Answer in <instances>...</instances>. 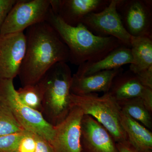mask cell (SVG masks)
<instances>
[{"label": "cell", "mask_w": 152, "mask_h": 152, "mask_svg": "<svg viewBox=\"0 0 152 152\" xmlns=\"http://www.w3.org/2000/svg\"><path fill=\"white\" fill-rule=\"evenodd\" d=\"M26 55L18 75L22 86L37 84L54 65L69 61V53L56 32L47 21L26 29Z\"/></svg>", "instance_id": "1"}, {"label": "cell", "mask_w": 152, "mask_h": 152, "mask_svg": "<svg viewBox=\"0 0 152 152\" xmlns=\"http://www.w3.org/2000/svg\"><path fill=\"white\" fill-rule=\"evenodd\" d=\"M46 21L67 47L69 53V62L75 65L97 61L115 49L124 45L113 37L95 35L82 23L76 26L67 24L51 8Z\"/></svg>", "instance_id": "2"}, {"label": "cell", "mask_w": 152, "mask_h": 152, "mask_svg": "<svg viewBox=\"0 0 152 152\" xmlns=\"http://www.w3.org/2000/svg\"><path fill=\"white\" fill-rule=\"evenodd\" d=\"M72 78L67 63L59 62L50 68L37 84L42 94L41 113L53 126L66 118L72 107L70 100Z\"/></svg>", "instance_id": "3"}, {"label": "cell", "mask_w": 152, "mask_h": 152, "mask_svg": "<svg viewBox=\"0 0 152 152\" xmlns=\"http://www.w3.org/2000/svg\"><path fill=\"white\" fill-rule=\"evenodd\" d=\"M72 105L81 109L84 115L94 118L105 128L116 143L127 141L121 122V110L116 101L108 93L78 96L71 94Z\"/></svg>", "instance_id": "4"}, {"label": "cell", "mask_w": 152, "mask_h": 152, "mask_svg": "<svg viewBox=\"0 0 152 152\" xmlns=\"http://www.w3.org/2000/svg\"><path fill=\"white\" fill-rule=\"evenodd\" d=\"M0 100L8 107L25 130L40 136L50 143L54 127L46 121L40 112L22 103L14 87L13 79H0Z\"/></svg>", "instance_id": "5"}, {"label": "cell", "mask_w": 152, "mask_h": 152, "mask_svg": "<svg viewBox=\"0 0 152 152\" xmlns=\"http://www.w3.org/2000/svg\"><path fill=\"white\" fill-rule=\"evenodd\" d=\"M50 0H17L0 28V36L24 32L34 25L46 21Z\"/></svg>", "instance_id": "6"}, {"label": "cell", "mask_w": 152, "mask_h": 152, "mask_svg": "<svg viewBox=\"0 0 152 152\" xmlns=\"http://www.w3.org/2000/svg\"><path fill=\"white\" fill-rule=\"evenodd\" d=\"M117 10L132 37H152L151 0H117Z\"/></svg>", "instance_id": "7"}, {"label": "cell", "mask_w": 152, "mask_h": 152, "mask_svg": "<svg viewBox=\"0 0 152 152\" xmlns=\"http://www.w3.org/2000/svg\"><path fill=\"white\" fill-rule=\"evenodd\" d=\"M117 0H111L104 10L92 13L84 19L82 23L95 35L113 37L130 48L132 37L124 28L117 10Z\"/></svg>", "instance_id": "8"}, {"label": "cell", "mask_w": 152, "mask_h": 152, "mask_svg": "<svg viewBox=\"0 0 152 152\" xmlns=\"http://www.w3.org/2000/svg\"><path fill=\"white\" fill-rule=\"evenodd\" d=\"M84 114L72 106L67 115L54 127L50 142L54 152H83L81 145V128Z\"/></svg>", "instance_id": "9"}, {"label": "cell", "mask_w": 152, "mask_h": 152, "mask_svg": "<svg viewBox=\"0 0 152 152\" xmlns=\"http://www.w3.org/2000/svg\"><path fill=\"white\" fill-rule=\"evenodd\" d=\"M26 45L24 32L0 36V79L13 80L18 75Z\"/></svg>", "instance_id": "10"}, {"label": "cell", "mask_w": 152, "mask_h": 152, "mask_svg": "<svg viewBox=\"0 0 152 152\" xmlns=\"http://www.w3.org/2000/svg\"><path fill=\"white\" fill-rule=\"evenodd\" d=\"M111 0H50V8L67 24L76 26L92 13L101 12Z\"/></svg>", "instance_id": "11"}, {"label": "cell", "mask_w": 152, "mask_h": 152, "mask_svg": "<svg viewBox=\"0 0 152 152\" xmlns=\"http://www.w3.org/2000/svg\"><path fill=\"white\" fill-rule=\"evenodd\" d=\"M81 145L83 152H118L111 134L88 115H84L82 120Z\"/></svg>", "instance_id": "12"}, {"label": "cell", "mask_w": 152, "mask_h": 152, "mask_svg": "<svg viewBox=\"0 0 152 152\" xmlns=\"http://www.w3.org/2000/svg\"><path fill=\"white\" fill-rule=\"evenodd\" d=\"M130 48L132 62L129 70L144 86L152 89V37H132Z\"/></svg>", "instance_id": "13"}, {"label": "cell", "mask_w": 152, "mask_h": 152, "mask_svg": "<svg viewBox=\"0 0 152 152\" xmlns=\"http://www.w3.org/2000/svg\"><path fill=\"white\" fill-rule=\"evenodd\" d=\"M123 68L112 70L102 71L86 76L79 77L73 75L71 93L81 96L103 92L108 93L114 79L123 72Z\"/></svg>", "instance_id": "14"}, {"label": "cell", "mask_w": 152, "mask_h": 152, "mask_svg": "<svg viewBox=\"0 0 152 152\" xmlns=\"http://www.w3.org/2000/svg\"><path fill=\"white\" fill-rule=\"evenodd\" d=\"M132 62L130 48L122 45L112 51L102 59L94 62L85 63L79 66L75 75L86 76L102 72L121 68Z\"/></svg>", "instance_id": "15"}, {"label": "cell", "mask_w": 152, "mask_h": 152, "mask_svg": "<svg viewBox=\"0 0 152 152\" xmlns=\"http://www.w3.org/2000/svg\"><path fill=\"white\" fill-rule=\"evenodd\" d=\"M108 93L118 102L133 98L143 99L152 93V89L144 86L137 76L129 70L115 77Z\"/></svg>", "instance_id": "16"}, {"label": "cell", "mask_w": 152, "mask_h": 152, "mask_svg": "<svg viewBox=\"0 0 152 152\" xmlns=\"http://www.w3.org/2000/svg\"><path fill=\"white\" fill-rule=\"evenodd\" d=\"M121 122L127 141L138 152L152 151V133L143 125L121 111Z\"/></svg>", "instance_id": "17"}, {"label": "cell", "mask_w": 152, "mask_h": 152, "mask_svg": "<svg viewBox=\"0 0 152 152\" xmlns=\"http://www.w3.org/2000/svg\"><path fill=\"white\" fill-rule=\"evenodd\" d=\"M117 102L121 111L152 130V113L146 107L141 99L133 98Z\"/></svg>", "instance_id": "18"}, {"label": "cell", "mask_w": 152, "mask_h": 152, "mask_svg": "<svg viewBox=\"0 0 152 152\" xmlns=\"http://www.w3.org/2000/svg\"><path fill=\"white\" fill-rule=\"evenodd\" d=\"M25 130L8 107L0 100V136Z\"/></svg>", "instance_id": "19"}, {"label": "cell", "mask_w": 152, "mask_h": 152, "mask_svg": "<svg viewBox=\"0 0 152 152\" xmlns=\"http://www.w3.org/2000/svg\"><path fill=\"white\" fill-rule=\"evenodd\" d=\"M19 99L26 105L40 112L42 108V96L37 84L29 85L17 90Z\"/></svg>", "instance_id": "20"}, {"label": "cell", "mask_w": 152, "mask_h": 152, "mask_svg": "<svg viewBox=\"0 0 152 152\" xmlns=\"http://www.w3.org/2000/svg\"><path fill=\"white\" fill-rule=\"evenodd\" d=\"M26 130L0 136V152L18 151L20 142L25 135Z\"/></svg>", "instance_id": "21"}, {"label": "cell", "mask_w": 152, "mask_h": 152, "mask_svg": "<svg viewBox=\"0 0 152 152\" xmlns=\"http://www.w3.org/2000/svg\"><path fill=\"white\" fill-rule=\"evenodd\" d=\"M36 146V140L34 133L26 131L25 135L20 142L18 151L34 152Z\"/></svg>", "instance_id": "22"}, {"label": "cell", "mask_w": 152, "mask_h": 152, "mask_svg": "<svg viewBox=\"0 0 152 152\" xmlns=\"http://www.w3.org/2000/svg\"><path fill=\"white\" fill-rule=\"evenodd\" d=\"M17 0H0V28Z\"/></svg>", "instance_id": "23"}, {"label": "cell", "mask_w": 152, "mask_h": 152, "mask_svg": "<svg viewBox=\"0 0 152 152\" xmlns=\"http://www.w3.org/2000/svg\"><path fill=\"white\" fill-rule=\"evenodd\" d=\"M36 142L34 152H54L50 143L40 136L34 134Z\"/></svg>", "instance_id": "24"}, {"label": "cell", "mask_w": 152, "mask_h": 152, "mask_svg": "<svg viewBox=\"0 0 152 152\" xmlns=\"http://www.w3.org/2000/svg\"><path fill=\"white\" fill-rule=\"evenodd\" d=\"M116 146L118 152H138L128 141L116 143Z\"/></svg>", "instance_id": "25"}, {"label": "cell", "mask_w": 152, "mask_h": 152, "mask_svg": "<svg viewBox=\"0 0 152 152\" xmlns=\"http://www.w3.org/2000/svg\"><path fill=\"white\" fill-rule=\"evenodd\" d=\"M146 152H152V151H148Z\"/></svg>", "instance_id": "26"}, {"label": "cell", "mask_w": 152, "mask_h": 152, "mask_svg": "<svg viewBox=\"0 0 152 152\" xmlns=\"http://www.w3.org/2000/svg\"><path fill=\"white\" fill-rule=\"evenodd\" d=\"M18 152V151H17V152Z\"/></svg>", "instance_id": "27"}]
</instances>
